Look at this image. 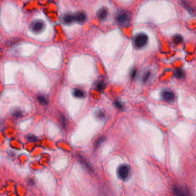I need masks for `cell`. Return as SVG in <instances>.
Listing matches in <instances>:
<instances>
[{"mask_svg":"<svg viewBox=\"0 0 196 196\" xmlns=\"http://www.w3.org/2000/svg\"><path fill=\"white\" fill-rule=\"evenodd\" d=\"M74 16L75 20L80 22H84V20H86V18L85 14L82 12L76 13Z\"/></svg>","mask_w":196,"mask_h":196,"instance_id":"obj_7","label":"cell"},{"mask_svg":"<svg viewBox=\"0 0 196 196\" xmlns=\"http://www.w3.org/2000/svg\"><path fill=\"white\" fill-rule=\"evenodd\" d=\"M105 88V84L103 82H100L99 84H97V87H96V89H97L98 91H101V90H102Z\"/></svg>","mask_w":196,"mask_h":196,"instance_id":"obj_17","label":"cell"},{"mask_svg":"<svg viewBox=\"0 0 196 196\" xmlns=\"http://www.w3.org/2000/svg\"><path fill=\"white\" fill-rule=\"evenodd\" d=\"M117 20L119 24L123 27H126L130 22V15L126 12H122L118 15Z\"/></svg>","mask_w":196,"mask_h":196,"instance_id":"obj_3","label":"cell"},{"mask_svg":"<svg viewBox=\"0 0 196 196\" xmlns=\"http://www.w3.org/2000/svg\"><path fill=\"white\" fill-rule=\"evenodd\" d=\"M105 139V138L104 137H101V138H100L97 140H96V143L95 144L96 147H98V146H100L101 144V143H102L104 141Z\"/></svg>","mask_w":196,"mask_h":196,"instance_id":"obj_18","label":"cell"},{"mask_svg":"<svg viewBox=\"0 0 196 196\" xmlns=\"http://www.w3.org/2000/svg\"><path fill=\"white\" fill-rule=\"evenodd\" d=\"M114 106H116L117 108H118V109H120V110H122V109H124L123 104H122V102L120 101L116 100V101L114 102Z\"/></svg>","mask_w":196,"mask_h":196,"instance_id":"obj_15","label":"cell"},{"mask_svg":"<svg viewBox=\"0 0 196 196\" xmlns=\"http://www.w3.org/2000/svg\"><path fill=\"white\" fill-rule=\"evenodd\" d=\"M174 42L176 44L180 43L182 42V38L180 35H176L174 38Z\"/></svg>","mask_w":196,"mask_h":196,"instance_id":"obj_16","label":"cell"},{"mask_svg":"<svg viewBox=\"0 0 196 196\" xmlns=\"http://www.w3.org/2000/svg\"><path fill=\"white\" fill-rule=\"evenodd\" d=\"M38 101H39V102L40 103V104H42V105H47V100L46 99V98L44 97L43 96L40 95V96H38Z\"/></svg>","mask_w":196,"mask_h":196,"instance_id":"obj_14","label":"cell"},{"mask_svg":"<svg viewBox=\"0 0 196 196\" xmlns=\"http://www.w3.org/2000/svg\"><path fill=\"white\" fill-rule=\"evenodd\" d=\"M162 97L163 100L168 102H172V101H174V94L173 92L171 91L170 90H163L162 93Z\"/></svg>","mask_w":196,"mask_h":196,"instance_id":"obj_4","label":"cell"},{"mask_svg":"<svg viewBox=\"0 0 196 196\" xmlns=\"http://www.w3.org/2000/svg\"><path fill=\"white\" fill-rule=\"evenodd\" d=\"M130 168L126 164H122L118 169V174L119 178L122 180H126L129 176Z\"/></svg>","mask_w":196,"mask_h":196,"instance_id":"obj_2","label":"cell"},{"mask_svg":"<svg viewBox=\"0 0 196 196\" xmlns=\"http://www.w3.org/2000/svg\"><path fill=\"white\" fill-rule=\"evenodd\" d=\"M107 16V10L106 9H101L97 13V17L99 19L104 20Z\"/></svg>","mask_w":196,"mask_h":196,"instance_id":"obj_8","label":"cell"},{"mask_svg":"<svg viewBox=\"0 0 196 196\" xmlns=\"http://www.w3.org/2000/svg\"><path fill=\"white\" fill-rule=\"evenodd\" d=\"M12 114L13 116H14L15 118H21V117L22 116V112L18 109H13L12 112Z\"/></svg>","mask_w":196,"mask_h":196,"instance_id":"obj_12","label":"cell"},{"mask_svg":"<svg viewBox=\"0 0 196 196\" xmlns=\"http://www.w3.org/2000/svg\"><path fill=\"white\" fill-rule=\"evenodd\" d=\"M173 193L174 194L177 196H186L189 195V192L185 188L182 186H176L173 188Z\"/></svg>","mask_w":196,"mask_h":196,"instance_id":"obj_6","label":"cell"},{"mask_svg":"<svg viewBox=\"0 0 196 196\" xmlns=\"http://www.w3.org/2000/svg\"><path fill=\"white\" fill-rule=\"evenodd\" d=\"M74 20H75L74 16H72V15L68 14L66 15V16L64 17V21L66 23H71Z\"/></svg>","mask_w":196,"mask_h":196,"instance_id":"obj_13","label":"cell"},{"mask_svg":"<svg viewBox=\"0 0 196 196\" xmlns=\"http://www.w3.org/2000/svg\"><path fill=\"white\" fill-rule=\"evenodd\" d=\"M27 138L29 141L30 142H35L36 140H37V138L34 136H28Z\"/></svg>","mask_w":196,"mask_h":196,"instance_id":"obj_21","label":"cell"},{"mask_svg":"<svg viewBox=\"0 0 196 196\" xmlns=\"http://www.w3.org/2000/svg\"><path fill=\"white\" fill-rule=\"evenodd\" d=\"M182 5L184 6V7L185 8H186V9H187L188 10H189V11H190L191 12H192V11L193 10V9H192V7L189 6V5L188 4L187 2H184V1H182Z\"/></svg>","mask_w":196,"mask_h":196,"instance_id":"obj_19","label":"cell"},{"mask_svg":"<svg viewBox=\"0 0 196 196\" xmlns=\"http://www.w3.org/2000/svg\"><path fill=\"white\" fill-rule=\"evenodd\" d=\"M60 121L61 122H62V125L63 126V127L65 126V124H66V122H65V118L64 116H62L60 118Z\"/></svg>","mask_w":196,"mask_h":196,"instance_id":"obj_22","label":"cell"},{"mask_svg":"<svg viewBox=\"0 0 196 196\" xmlns=\"http://www.w3.org/2000/svg\"><path fill=\"white\" fill-rule=\"evenodd\" d=\"M174 75L176 78L180 79L184 76V73L182 69H176V72H174Z\"/></svg>","mask_w":196,"mask_h":196,"instance_id":"obj_11","label":"cell"},{"mask_svg":"<svg viewBox=\"0 0 196 196\" xmlns=\"http://www.w3.org/2000/svg\"><path fill=\"white\" fill-rule=\"evenodd\" d=\"M73 96L77 98H82L84 97V92L79 89H74L73 90Z\"/></svg>","mask_w":196,"mask_h":196,"instance_id":"obj_10","label":"cell"},{"mask_svg":"<svg viewBox=\"0 0 196 196\" xmlns=\"http://www.w3.org/2000/svg\"><path fill=\"white\" fill-rule=\"evenodd\" d=\"M148 40V36L146 34H138L134 39V45L137 48H140L147 44Z\"/></svg>","mask_w":196,"mask_h":196,"instance_id":"obj_1","label":"cell"},{"mask_svg":"<svg viewBox=\"0 0 196 196\" xmlns=\"http://www.w3.org/2000/svg\"><path fill=\"white\" fill-rule=\"evenodd\" d=\"M151 76V72L150 71H147L144 73L142 76V81L143 82H146L148 81L150 78Z\"/></svg>","mask_w":196,"mask_h":196,"instance_id":"obj_9","label":"cell"},{"mask_svg":"<svg viewBox=\"0 0 196 196\" xmlns=\"http://www.w3.org/2000/svg\"><path fill=\"white\" fill-rule=\"evenodd\" d=\"M32 30L34 32H40L44 28V23L41 20H36L32 24Z\"/></svg>","mask_w":196,"mask_h":196,"instance_id":"obj_5","label":"cell"},{"mask_svg":"<svg viewBox=\"0 0 196 196\" xmlns=\"http://www.w3.org/2000/svg\"><path fill=\"white\" fill-rule=\"evenodd\" d=\"M136 70H133L132 72H131V76L132 78H134V76H135V75H136Z\"/></svg>","mask_w":196,"mask_h":196,"instance_id":"obj_23","label":"cell"},{"mask_svg":"<svg viewBox=\"0 0 196 196\" xmlns=\"http://www.w3.org/2000/svg\"><path fill=\"white\" fill-rule=\"evenodd\" d=\"M96 117L98 118L102 119L105 118V115L101 111H100V112H97L96 113Z\"/></svg>","mask_w":196,"mask_h":196,"instance_id":"obj_20","label":"cell"}]
</instances>
